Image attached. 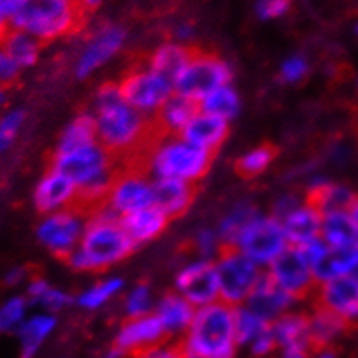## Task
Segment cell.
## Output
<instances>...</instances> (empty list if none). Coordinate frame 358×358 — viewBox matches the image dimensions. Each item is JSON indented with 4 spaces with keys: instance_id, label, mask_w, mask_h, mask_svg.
<instances>
[{
    "instance_id": "6da1fadb",
    "label": "cell",
    "mask_w": 358,
    "mask_h": 358,
    "mask_svg": "<svg viewBox=\"0 0 358 358\" xmlns=\"http://www.w3.org/2000/svg\"><path fill=\"white\" fill-rule=\"evenodd\" d=\"M97 142L120 163H135L158 131L151 118L125 101L118 82L99 87L92 106Z\"/></svg>"
},
{
    "instance_id": "7a4b0ae2",
    "label": "cell",
    "mask_w": 358,
    "mask_h": 358,
    "mask_svg": "<svg viewBox=\"0 0 358 358\" xmlns=\"http://www.w3.org/2000/svg\"><path fill=\"white\" fill-rule=\"evenodd\" d=\"M135 248L122 218L102 204L89 211L82 241L64 262L76 272H104L125 262Z\"/></svg>"
},
{
    "instance_id": "3957f363",
    "label": "cell",
    "mask_w": 358,
    "mask_h": 358,
    "mask_svg": "<svg viewBox=\"0 0 358 358\" xmlns=\"http://www.w3.org/2000/svg\"><path fill=\"white\" fill-rule=\"evenodd\" d=\"M118 166V159L99 142L73 151L56 152L50 164V168H56L75 182L80 191L78 206L87 213L104 204Z\"/></svg>"
},
{
    "instance_id": "277c9868",
    "label": "cell",
    "mask_w": 358,
    "mask_h": 358,
    "mask_svg": "<svg viewBox=\"0 0 358 358\" xmlns=\"http://www.w3.org/2000/svg\"><path fill=\"white\" fill-rule=\"evenodd\" d=\"M152 180L173 178L197 184L213 163V155L196 148L182 135L156 134L135 162Z\"/></svg>"
},
{
    "instance_id": "5b68a950",
    "label": "cell",
    "mask_w": 358,
    "mask_h": 358,
    "mask_svg": "<svg viewBox=\"0 0 358 358\" xmlns=\"http://www.w3.org/2000/svg\"><path fill=\"white\" fill-rule=\"evenodd\" d=\"M180 345L185 358H234L239 346L236 336V308L224 301L197 308Z\"/></svg>"
},
{
    "instance_id": "8992f818",
    "label": "cell",
    "mask_w": 358,
    "mask_h": 358,
    "mask_svg": "<svg viewBox=\"0 0 358 358\" xmlns=\"http://www.w3.org/2000/svg\"><path fill=\"white\" fill-rule=\"evenodd\" d=\"M82 17L78 0H16L9 28L30 33L47 43L75 33Z\"/></svg>"
},
{
    "instance_id": "52a82bcc",
    "label": "cell",
    "mask_w": 358,
    "mask_h": 358,
    "mask_svg": "<svg viewBox=\"0 0 358 358\" xmlns=\"http://www.w3.org/2000/svg\"><path fill=\"white\" fill-rule=\"evenodd\" d=\"M215 268H217L220 301L227 303L234 308L246 305L248 298L265 272L262 266H258L236 248H225L215 260Z\"/></svg>"
},
{
    "instance_id": "ba28073f",
    "label": "cell",
    "mask_w": 358,
    "mask_h": 358,
    "mask_svg": "<svg viewBox=\"0 0 358 358\" xmlns=\"http://www.w3.org/2000/svg\"><path fill=\"white\" fill-rule=\"evenodd\" d=\"M155 204V180L137 163H120L104 206L120 218Z\"/></svg>"
},
{
    "instance_id": "9c48e42d",
    "label": "cell",
    "mask_w": 358,
    "mask_h": 358,
    "mask_svg": "<svg viewBox=\"0 0 358 358\" xmlns=\"http://www.w3.org/2000/svg\"><path fill=\"white\" fill-rule=\"evenodd\" d=\"M122 96L131 108L155 120L164 102L175 94V85L166 76L159 75L148 64L131 68L118 82Z\"/></svg>"
},
{
    "instance_id": "30bf717a",
    "label": "cell",
    "mask_w": 358,
    "mask_h": 358,
    "mask_svg": "<svg viewBox=\"0 0 358 358\" xmlns=\"http://www.w3.org/2000/svg\"><path fill=\"white\" fill-rule=\"evenodd\" d=\"M289 246L279 218L258 213L241 232L234 248L266 270Z\"/></svg>"
},
{
    "instance_id": "8fae6325",
    "label": "cell",
    "mask_w": 358,
    "mask_h": 358,
    "mask_svg": "<svg viewBox=\"0 0 358 358\" xmlns=\"http://www.w3.org/2000/svg\"><path fill=\"white\" fill-rule=\"evenodd\" d=\"M232 83V68L225 59L210 52H197L175 80V92L199 102L213 90Z\"/></svg>"
},
{
    "instance_id": "7c38bea8",
    "label": "cell",
    "mask_w": 358,
    "mask_h": 358,
    "mask_svg": "<svg viewBox=\"0 0 358 358\" xmlns=\"http://www.w3.org/2000/svg\"><path fill=\"white\" fill-rule=\"evenodd\" d=\"M87 222L89 213L80 206L43 215L36 225V239L54 257L66 260L78 248Z\"/></svg>"
},
{
    "instance_id": "4fadbf2b",
    "label": "cell",
    "mask_w": 358,
    "mask_h": 358,
    "mask_svg": "<svg viewBox=\"0 0 358 358\" xmlns=\"http://www.w3.org/2000/svg\"><path fill=\"white\" fill-rule=\"evenodd\" d=\"M127 43V30L120 24L106 23L87 36L75 59V76L85 80L97 73L102 66L115 59Z\"/></svg>"
},
{
    "instance_id": "5bb4252c",
    "label": "cell",
    "mask_w": 358,
    "mask_h": 358,
    "mask_svg": "<svg viewBox=\"0 0 358 358\" xmlns=\"http://www.w3.org/2000/svg\"><path fill=\"white\" fill-rule=\"evenodd\" d=\"M265 272L280 289L293 296L296 301L315 293L319 286L312 266L303 257L301 250L296 246L287 248Z\"/></svg>"
},
{
    "instance_id": "9a60e30c",
    "label": "cell",
    "mask_w": 358,
    "mask_h": 358,
    "mask_svg": "<svg viewBox=\"0 0 358 358\" xmlns=\"http://www.w3.org/2000/svg\"><path fill=\"white\" fill-rule=\"evenodd\" d=\"M173 287L196 308L220 301L215 262L204 260V258H194L185 263L175 275Z\"/></svg>"
},
{
    "instance_id": "2e32d148",
    "label": "cell",
    "mask_w": 358,
    "mask_h": 358,
    "mask_svg": "<svg viewBox=\"0 0 358 358\" xmlns=\"http://www.w3.org/2000/svg\"><path fill=\"white\" fill-rule=\"evenodd\" d=\"M33 203L42 215L56 213L80 204V191L75 182L56 168L45 171L33 192Z\"/></svg>"
},
{
    "instance_id": "e0dca14e",
    "label": "cell",
    "mask_w": 358,
    "mask_h": 358,
    "mask_svg": "<svg viewBox=\"0 0 358 358\" xmlns=\"http://www.w3.org/2000/svg\"><path fill=\"white\" fill-rule=\"evenodd\" d=\"M313 294L315 305L331 310L348 324L358 319V279L355 273L319 284Z\"/></svg>"
},
{
    "instance_id": "ac0fdd59",
    "label": "cell",
    "mask_w": 358,
    "mask_h": 358,
    "mask_svg": "<svg viewBox=\"0 0 358 358\" xmlns=\"http://www.w3.org/2000/svg\"><path fill=\"white\" fill-rule=\"evenodd\" d=\"M166 332L155 313H149L144 317H134V319H125L116 332L115 345L125 350L131 357L134 353L142 352V350L155 346L164 341Z\"/></svg>"
},
{
    "instance_id": "d6986e66",
    "label": "cell",
    "mask_w": 358,
    "mask_h": 358,
    "mask_svg": "<svg viewBox=\"0 0 358 358\" xmlns=\"http://www.w3.org/2000/svg\"><path fill=\"white\" fill-rule=\"evenodd\" d=\"M196 306L191 301L178 294L177 291L164 293L156 299L155 315L162 322V326L166 332V338H184L187 329L191 327L192 319L196 315Z\"/></svg>"
},
{
    "instance_id": "ffe728a7",
    "label": "cell",
    "mask_w": 358,
    "mask_h": 358,
    "mask_svg": "<svg viewBox=\"0 0 358 358\" xmlns=\"http://www.w3.org/2000/svg\"><path fill=\"white\" fill-rule=\"evenodd\" d=\"M294 305L296 299L293 296L287 294L284 289H280L266 275V272H263L260 280L255 286L253 293L250 294V298L246 301V306H250L253 312H257L263 319L268 320L270 324L275 319H279L280 315H284L286 312H291Z\"/></svg>"
},
{
    "instance_id": "44dd1931",
    "label": "cell",
    "mask_w": 358,
    "mask_h": 358,
    "mask_svg": "<svg viewBox=\"0 0 358 358\" xmlns=\"http://www.w3.org/2000/svg\"><path fill=\"white\" fill-rule=\"evenodd\" d=\"M280 224H282L291 246L299 248L320 237L322 211L305 197L294 210H291L286 217L280 218Z\"/></svg>"
},
{
    "instance_id": "7402d4cb",
    "label": "cell",
    "mask_w": 358,
    "mask_h": 358,
    "mask_svg": "<svg viewBox=\"0 0 358 358\" xmlns=\"http://www.w3.org/2000/svg\"><path fill=\"white\" fill-rule=\"evenodd\" d=\"M229 131V122L217 118L213 115H208L204 111H197L194 118L187 123V127L180 135L185 141L191 142L192 145L215 156V152L227 141Z\"/></svg>"
},
{
    "instance_id": "603a6c76",
    "label": "cell",
    "mask_w": 358,
    "mask_h": 358,
    "mask_svg": "<svg viewBox=\"0 0 358 358\" xmlns=\"http://www.w3.org/2000/svg\"><path fill=\"white\" fill-rule=\"evenodd\" d=\"M194 197V184L173 178L155 180V206H158L170 220L182 217L191 208Z\"/></svg>"
},
{
    "instance_id": "cb8c5ba5",
    "label": "cell",
    "mask_w": 358,
    "mask_h": 358,
    "mask_svg": "<svg viewBox=\"0 0 358 358\" xmlns=\"http://www.w3.org/2000/svg\"><path fill=\"white\" fill-rule=\"evenodd\" d=\"M170 222V218L158 206H155V204H151L148 208H142V210L122 218L123 229L129 234V237L135 246H142V244H148L151 241L158 239L164 230H166Z\"/></svg>"
},
{
    "instance_id": "d4e9b609",
    "label": "cell",
    "mask_w": 358,
    "mask_h": 358,
    "mask_svg": "<svg viewBox=\"0 0 358 358\" xmlns=\"http://www.w3.org/2000/svg\"><path fill=\"white\" fill-rule=\"evenodd\" d=\"M306 199L315 204L324 215L331 211H350L357 196L346 185L334 184L324 177H315L306 189Z\"/></svg>"
},
{
    "instance_id": "484cf974",
    "label": "cell",
    "mask_w": 358,
    "mask_h": 358,
    "mask_svg": "<svg viewBox=\"0 0 358 358\" xmlns=\"http://www.w3.org/2000/svg\"><path fill=\"white\" fill-rule=\"evenodd\" d=\"M197 111H199L197 102L175 92L164 102L152 123L158 134L180 135Z\"/></svg>"
},
{
    "instance_id": "4316f807",
    "label": "cell",
    "mask_w": 358,
    "mask_h": 358,
    "mask_svg": "<svg viewBox=\"0 0 358 358\" xmlns=\"http://www.w3.org/2000/svg\"><path fill=\"white\" fill-rule=\"evenodd\" d=\"M192 56H194V49H191L185 43L170 40V42H164L156 47L145 64L155 69L156 73H159V75L166 76L175 85V80L184 71V68L189 64Z\"/></svg>"
},
{
    "instance_id": "83f0119b",
    "label": "cell",
    "mask_w": 358,
    "mask_h": 358,
    "mask_svg": "<svg viewBox=\"0 0 358 358\" xmlns=\"http://www.w3.org/2000/svg\"><path fill=\"white\" fill-rule=\"evenodd\" d=\"M270 327L280 350L289 348V346H306L313 350L312 341H310L308 313L291 310L273 320Z\"/></svg>"
},
{
    "instance_id": "f1b7e54d",
    "label": "cell",
    "mask_w": 358,
    "mask_h": 358,
    "mask_svg": "<svg viewBox=\"0 0 358 358\" xmlns=\"http://www.w3.org/2000/svg\"><path fill=\"white\" fill-rule=\"evenodd\" d=\"M57 319L54 313L43 312L30 315L17 329V338L21 345V358H33L38 353L40 346L56 331Z\"/></svg>"
},
{
    "instance_id": "f546056e",
    "label": "cell",
    "mask_w": 358,
    "mask_h": 358,
    "mask_svg": "<svg viewBox=\"0 0 358 358\" xmlns=\"http://www.w3.org/2000/svg\"><path fill=\"white\" fill-rule=\"evenodd\" d=\"M308 327L313 350H326L346 331L348 322L331 310L315 305L312 313H308Z\"/></svg>"
},
{
    "instance_id": "4dcf8cb0",
    "label": "cell",
    "mask_w": 358,
    "mask_h": 358,
    "mask_svg": "<svg viewBox=\"0 0 358 358\" xmlns=\"http://www.w3.org/2000/svg\"><path fill=\"white\" fill-rule=\"evenodd\" d=\"M320 239L329 248L358 246V229L350 211H331L322 215Z\"/></svg>"
},
{
    "instance_id": "1f68e13d",
    "label": "cell",
    "mask_w": 358,
    "mask_h": 358,
    "mask_svg": "<svg viewBox=\"0 0 358 358\" xmlns=\"http://www.w3.org/2000/svg\"><path fill=\"white\" fill-rule=\"evenodd\" d=\"M358 270V246L353 248H329V253L313 268L317 284L339 277L353 275Z\"/></svg>"
},
{
    "instance_id": "d6a6232c",
    "label": "cell",
    "mask_w": 358,
    "mask_h": 358,
    "mask_svg": "<svg viewBox=\"0 0 358 358\" xmlns=\"http://www.w3.org/2000/svg\"><path fill=\"white\" fill-rule=\"evenodd\" d=\"M42 45L43 43L30 33L14 30V28H9L3 38L0 40V47L13 57L14 63L21 69L31 68L38 63Z\"/></svg>"
},
{
    "instance_id": "836d02e7",
    "label": "cell",
    "mask_w": 358,
    "mask_h": 358,
    "mask_svg": "<svg viewBox=\"0 0 358 358\" xmlns=\"http://www.w3.org/2000/svg\"><path fill=\"white\" fill-rule=\"evenodd\" d=\"M92 142H97L96 122H94L92 111H83L76 115L61 131L56 152L73 151Z\"/></svg>"
},
{
    "instance_id": "e575fe53",
    "label": "cell",
    "mask_w": 358,
    "mask_h": 358,
    "mask_svg": "<svg viewBox=\"0 0 358 358\" xmlns=\"http://www.w3.org/2000/svg\"><path fill=\"white\" fill-rule=\"evenodd\" d=\"M123 289H125V280L122 277H104V279L97 280L94 286L83 289L76 296L75 301L82 310L94 312V310L102 308V306L109 305L115 298L122 296Z\"/></svg>"
},
{
    "instance_id": "d590c367",
    "label": "cell",
    "mask_w": 358,
    "mask_h": 358,
    "mask_svg": "<svg viewBox=\"0 0 358 358\" xmlns=\"http://www.w3.org/2000/svg\"><path fill=\"white\" fill-rule=\"evenodd\" d=\"M197 108H199V111L213 115L217 118L225 120V122L230 123L239 115L241 97L237 94V90L232 87V83H230V85L220 87V89L213 90L206 97L201 99L197 102Z\"/></svg>"
},
{
    "instance_id": "8d00e7d4",
    "label": "cell",
    "mask_w": 358,
    "mask_h": 358,
    "mask_svg": "<svg viewBox=\"0 0 358 358\" xmlns=\"http://www.w3.org/2000/svg\"><path fill=\"white\" fill-rule=\"evenodd\" d=\"M258 213H260V211L250 203H239L234 208H230L229 213H225L217 225V232L218 236H220L224 246L225 248L236 246L241 232L246 229V225L250 224Z\"/></svg>"
},
{
    "instance_id": "74e56055",
    "label": "cell",
    "mask_w": 358,
    "mask_h": 358,
    "mask_svg": "<svg viewBox=\"0 0 358 358\" xmlns=\"http://www.w3.org/2000/svg\"><path fill=\"white\" fill-rule=\"evenodd\" d=\"M268 327V320L253 312L250 306L243 305L236 308V336L239 346H250L251 341H255Z\"/></svg>"
},
{
    "instance_id": "f35d334b",
    "label": "cell",
    "mask_w": 358,
    "mask_h": 358,
    "mask_svg": "<svg viewBox=\"0 0 358 358\" xmlns=\"http://www.w3.org/2000/svg\"><path fill=\"white\" fill-rule=\"evenodd\" d=\"M156 298L151 286L145 282H137L123 294V313L127 319L144 317L155 312Z\"/></svg>"
},
{
    "instance_id": "ab89813d",
    "label": "cell",
    "mask_w": 358,
    "mask_h": 358,
    "mask_svg": "<svg viewBox=\"0 0 358 358\" xmlns=\"http://www.w3.org/2000/svg\"><path fill=\"white\" fill-rule=\"evenodd\" d=\"M275 159V149L268 144L257 145V148L250 149V151L244 152L239 159H237V171H239L243 177L253 178L262 175L270 164Z\"/></svg>"
},
{
    "instance_id": "60d3db41",
    "label": "cell",
    "mask_w": 358,
    "mask_h": 358,
    "mask_svg": "<svg viewBox=\"0 0 358 358\" xmlns=\"http://www.w3.org/2000/svg\"><path fill=\"white\" fill-rule=\"evenodd\" d=\"M31 303L24 296H13L0 306V334L17 332L21 324L28 319V306Z\"/></svg>"
},
{
    "instance_id": "b9f144b4",
    "label": "cell",
    "mask_w": 358,
    "mask_h": 358,
    "mask_svg": "<svg viewBox=\"0 0 358 358\" xmlns=\"http://www.w3.org/2000/svg\"><path fill=\"white\" fill-rule=\"evenodd\" d=\"M192 246H194L197 258H204V260L211 262L217 260L218 255L225 250L217 229L211 227H203L197 230L194 239H192Z\"/></svg>"
},
{
    "instance_id": "7bdbcfd3",
    "label": "cell",
    "mask_w": 358,
    "mask_h": 358,
    "mask_svg": "<svg viewBox=\"0 0 358 358\" xmlns=\"http://www.w3.org/2000/svg\"><path fill=\"white\" fill-rule=\"evenodd\" d=\"M24 118L27 115L23 109H10L0 118V155H3L14 144L21 127H23Z\"/></svg>"
},
{
    "instance_id": "ee69618b",
    "label": "cell",
    "mask_w": 358,
    "mask_h": 358,
    "mask_svg": "<svg viewBox=\"0 0 358 358\" xmlns=\"http://www.w3.org/2000/svg\"><path fill=\"white\" fill-rule=\"evenodd\" d=\"M310 71V64L306 57L299 56V54H293V56L286 57L279 66V78L280 82L286 85H296L301 80L306 78Z\"/></svg>"
},
{
    "instance_id": "f6af8a7d",
    "label": "cell",
    "mask_w": 358,
    "mask_h": 358,
    "mask_svg": "<svg viewBox=\"0 0 358 358\" xmlns=\"http://www.w3.org/2000/svg\"><path fill=\"white\" fill-rule=\"evenodd\" d=\"M73 301H75V296L66 293L63 289H57V287L54 286H49L45 289V293L40 296L33 305L42 306V308L49 313H56L68 308Z\"/></svg>"
},
{
    "instance_id": "bcb514c9",
    "label": "cell",
    "mask_w": 358,
    "mask_h": 358,
    "mask_svg": "<svg viewBox=\"0 0 358 358\" xmlns=\"http://www.w3.org/2000/svg\"><path fill=\"white\" fill-rule=\"evenodd\" d=\"M130 358H185L184 348L180 341L173 343L171 339H164L155 346L142 350V352L134 353Z\"/></svg>"
},
{
    "instance_id": "7dc6e473",
    "label": "cell",
    "mask_w": 358,
    "mask_h": 358,
    "mask_svg": "<svg viewBox=\"0 0 358 358\" xmlns=\"http://www.w3.org/2000/svg\"><path fill=\"white\" fill-rule=\"evenodd\" d=\"M291 9V0H257L255 13L262 21H273L286 16Z\"/></svg>"
},
{
    "instance_id": "c3c4849f",
    "label": "cell",
    "mask_w": 358,
    "mask_h": 358,
    "mask_svg": "<svg viewBox=\"0 0 358 358\" xmlns=\"http://www.w3.org/2000/svg\"><path fill=\"white\" fill-rule=\"evenodd\" d=\"M21 68L13 61V57L0 47V87H9L20 76Z\"/></svg>"
},
{
    "instance_id": "681fc988",
    "label": "cell",
    "mask_w": 358,
    "mask_h": 358,
    "mask_svg": "<svg viewBox=\"0 0 358 358\" xmlns=\"http://www.w3.org/2000/svg\"><path fill=\"white\" fill-rule=\"evenodd\" d=\"M248 348H250L251 355L257 357V358H263V357L270 355L273 350L279 348V346H277L275 338H273L272 327H268L265 332H262V334L258 336L255 341H251V345L248 346Z\"/></svg>"
},
{
    "instance_id": "f907efd6",
    "label": "cell",
    "mask_w": 358,
    "mask_h": 358,
    "mask_svg": "<svg viewBox=\"0 0 358 358\" xmlns=\"http://www.w3.org/2000/svg\"><path fill=\"white\" fill-rule=\"evenodd\" d=\"M299 250H301L303 257L306 258V262L310 263V266H312V270L315 268L317 265H319L320 262L326 258V255L329 253V246L326 243H324L322 239H313L310 241V243L303 244V246H299Z\"/></svg>"
},
{
    "instance_id": "816d5d0a",
    "label": "cell",
    "mask_w": 358,
    "mask_h": 358,
    "mask_svg": "<svg viewBox=\"0 0 358 358\" xmlns=\"http://www.w3.org/2000/svg\"><path fill=\"white\" fill-rule=\"evenodd\" d=\"M301 201H303L301 197L294 196V194H286V196L279 197V199L275 201V204H273V210H272V213H270V215H273V217L279 218V220H280V218L286 217V215L289 213L291 210H294V208L298 206Z\"/></svg>"
},
{
    "instance_id": "f5cc1de1",
    "label": "cell",
    "mask_w": 358,
    "mask_h": 358,
    "mask_svg": "<svg viewBox=\"0 0 358 358\" xmlns=\"http://www.w3.org/2000/svg\"><path fill=\"white\" fill-rule=\"evenodd\" d=\"M14 2L16 0H0V40L3 38V35L9 30L10 16L14 13Z\"/></svg>"
},
{
    "instance_id": "db71d44e",
    "label": "cell",
    "mask_w": 358,
    "mask_h": 358,
    "mask_svg": "<svg viewBox=\"0 0 358 358\" xmlns=\"http://www.w3.org/2000/svg\"><path fill=\"white\" fill-rule=\"evenodd\" d=\"M194 38V27L189 23H180L175 27L173 30V40L175 42H180V43H185L187 45L189 40Z\"/></svg>"
},
{
    "instance_id": "11a10c76",
    "label": "cell",
    "mask_w": 358,
    "mask_h": 358,
    "mask_svg": "<svg viewBox=\"0 0 358 358\" xmlns=\"http://www.w3.org/2000/svg\"><path fill=\"white\" fill-rule=\"evenodd\" d=\"M24 279H27V270H24L23 266H16V268H10L9 272H7V275L3 277V282H6L7 286H17V284L23 282Z\"/></svg>"
},
{
    "instance_id": "9f6ffc18",
    "label": "cell",
    "mask_w": 358,
    "mask_h": 358,
    "mask_svg": "<svg viewBox=\"0 0 358 358\" xmlns=\"http://www.w3.org/2000/svg\"><path fill=\"white\" fill-rule=\"evenodd\" d=\"M312 348L306 346H289V348H282V355L280 358H308Z\"/></svg>"
},
{
    "instance_id": "6f0895ef",
    "label": "cell",
    "mask_w": 358,
    "mask_h": 358,
    "mask_svg": "<svg viewBox=\"0 0 358 358\" xmlns=\"http://www.w3.org/2000/svg\"><path fill=\"white\" fill-rule=\"evenodd\" d=\"M102 358H130V355L125 352V350L120 348V346L113 345L111 348L106 350L104 357H102Z\"/></svg>"
},
{
    "instance_id": "680465c9",
    "label": "cell",
    "mask_w": 358,
    "mask_h": 358,
    "mask_svg": "<svg viewBox=\"0 0 358 358\" xmlns=\"http://www.w3.org/2000/svg\"><path fill=\"white\" fill-rule=\"evenodd\" d=\"M104 2V0H78L80 7L83 9V13L85 10H90V9H96V7L101 6V3Z\"/></svg>"
},
{
    "instance_id": "91938a15",
    "label": "cell",
    "mask_w": 358,
    "mask_h": 358,
    "mask_svg": "<svg viewBox=\"0 0 358 358\" xmlns=\"http://www.w3.org/2000/svg\"><path fill=\"white\" fill-rule=\"evenodd\" d=\"M350 215H352L353 222H355V225H357V229H358V196H357L355 203H353L352 208H350Z\"/></svg>"
},
{
    "instance_id": "94428289",
    "label": "cell",
    "mask_w": 358,
    "mask_h": 358,
    "mask_svg": "<svg viewBox=\"0 0 358 358\" xmlns=\"http://www.w3.org/2000/svg\"><path fill=\"white\" fill-rule=\"evenodd\" d=\"M7 97H9V94H7V87H0V106L6 104Z\"/></svg>"
},
{
    "instance_id": "6125c7cd",
    "label": "cell",
    "mask_w": 358,
    "mask_h": 358,
    "mask_svg": "<svg viewBox=\"0 0 358 358\" xmlns=\"http://www.w3.org/2000/svg\"><path fill=\"white\" fill-rule=\"evenodd\" d=\"M315 358H336L334 353L331 352V350H320L319 355H317Z\"/></svg>"
},
{
    "instance_id": "be15d7a7",
    "label": "cell",
    "mask_w": 358,
    "mask_h": 358,
    "mask_svg": "<svg viewBox=\"0 0 358 358\" xmlns=\"http://www.w3.org/2000/svg\"><path fill=\"white\" fill-rule=\"evenodd\" d=\"M355 277H357V279H358V270H357V272H355Z\"/></svg>"
},
{
    "instance_id": "e7e4bbea",
    "label": "cell",
    "mask_w": 358,
    "mask_h": 358,
    "mask_svg": "<svg viewBox=\"0 0 358 358\" xmlns=\"http://www.w3.org/2000/svg\"><path fill=\"white\" fill-rule=\"evenodd\" d=\"M357 35H358V27H357Z\"/></svg>"
}]
</instances>
